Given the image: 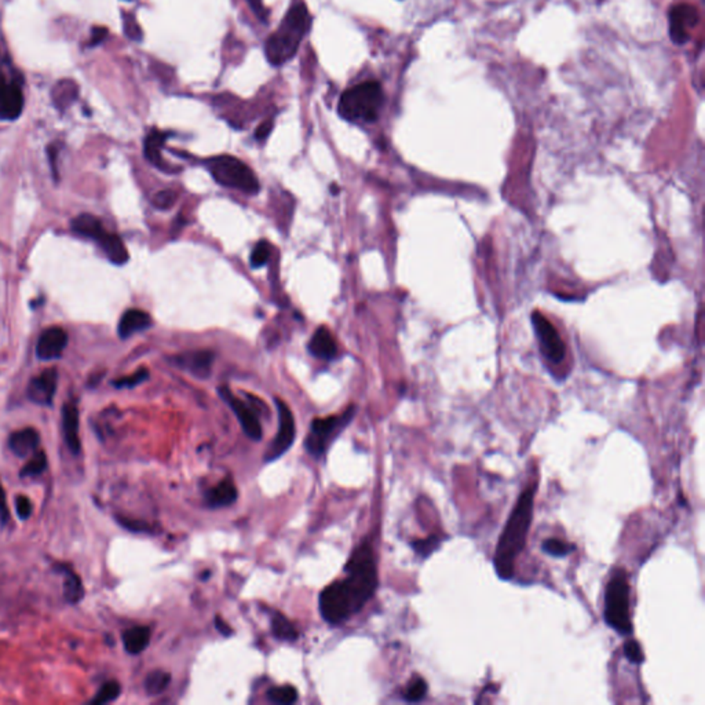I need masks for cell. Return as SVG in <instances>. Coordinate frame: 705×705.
Masks as SVG:
<instances>
[{"label":"cell","mask_w":705,"mask_h":705,"mask_svg":"<svg viewBox=\"0 0 705 705\" xmlns=\"http://www.w3.org/2000/svg\"><path fill=\"white\" fill-rule=\"evenodd\" d=\"M346 577L325 587L318 599L320 613L329 624H340L360 612L378 587V573L369 544L358 547L345 566Z\"/></svg>","instance_id":"cell-1"},{"label":"cell","mask_w":705,"mask_h":705,"mask_svg":"<svg viewBox=\"0 0 705 705\" xmlns=\"http://www.w3.org/2000/svg\"><path fill=\"white\" fill-rule=\"evenodd\" d=\"M535 493L536 485H531L522 492L496 547L493 562L496 573L503 580H510L514 576L515 561L527 544L533 517Z\"/></svg>","instance_id":"cell-2"},{"label":"cell","mask_w":705,"mask_h":705,"mask_svg":"<svg viewBox=\"0 0 705 705\" xmlns=\"http://www.w3.org/2000/svg\"><path fill=\"white\" fill-rule=\"evenodd\" d=\"M311 26V15L303 0H295L279 28L265 43V54L273 66H280L296 54L302 40Z\"/></svg>","instance_id":"cell-3"},{"label":"cell","mask_w":705,"mask_h":705,"mask_svg":"<svg viewBox=\"0 0 705 705\" xmlns=\"http://www.w3.org/2000/svg\"><path fill=\"white\" fill-rule=\"evenodd\" d=\"M383 90L378 82H364L346 90L338 105L342 119L351 123H374L383 105Z\"/></svg>","instance_id":"cell-4"},{"label":"cell","mask_w":705,"mask_h":705,"mask_svg":"<svg viewBox=\"0 0 705 705\" xmlns=\"http://www.w3.org/2000/svg\"><path fill=\"white\" fill-rule=\"evenodd\" d=\"M205 168L211 176L222 186L237 189L248 194L259 192V181L254 171L240 158L222 154L205 160Z\"/></svg>","instance_id":"cell-5"},{"label":"cell","mask_w":705,"mask_h":705,"mask_svg":"<svg viewBox=\"0 0 705 705\" xmlns=\"http://www.w3.org/2000/svg\"><path fill=\"white\" fill-rule=\"evenodd\" d=\"M605 619L607 624L623 635L632 632L630 613V583L625 570L619 569L610 578L605 596Z\"/></svg>","instance_id":"cell-6"},{"label":"cell","mask_w":705,"mask_h":705,"mask_svg":"<svg viewBox=\"0 0 705 705\" xmlns=\"http://www.w3.org/2000/svg\"><path fill=\"white\" fill-rule=\"evenodd\" d=\"M71 228L76 235L95 241L112 264L119 266L127 264L129 251L122 239L118 235L108 232L94 215L82 214L76 217L72 221Z\"/></svg>","instance_id":"cell-7"},{"label":"cell","mask_w":705,"mask_h":705,"mask_svg":"<svg viewBox=\"0 0 705 705\" xmlns=\"http://www.w3.org/2000/svg\"><path fill=\"white\" fill-rule=\"evenodd\" d=\"M354 415L356 408L350 407L342 415L313 421L304 441L306 452L315 459L322 457L328 452L329 446L333 443L336 437L353 421Z\"/></svg>","instance_id":"cell-8"},{"label":"cell","mask_w":705,"mask_h":705,"mask_svg":"<svg viewBox=\"0 0 705 705\" xmlns=\"http://www.w3.org/2000/svg\"><path fill=\"white\" fill-rule=\"evenodd\" d=\"M532 324L543 356L553 364L562 363L566 349L556 327L542 313L538 311L532 315Z\"/></svg>","instance_id":"cell-9"},{"label":"cell","mask_w":705,"mask_h":705,"mask_svg":"<svg viewBox=\"0 0 705 705\" xmlns=\"http://www.w3.org/2000/svg\"><path fill=\"white\" fill-rule=\"evenodd\" d=\"M276 407H277V414H279V428H277V434H276L272 445L269 446V449L265 455L266 463L275 461L279 457H282V455L292 446L295 437H296L295 419H293V415H292L291 410L288 408V405L277 399Z\"/></svg>","instance_id":"cell-10"},{"label":"cell","mask_w":705,"mask_h":705,"mask_svg":"<svg viewBox=\"0 0 705 705\" xmlns=\"http://www.w3.org/2000/svg\"><path fill=\"white\" fill-rule=\"evenodd\" d=\"M218 393H219L221 399L235 412V415H236V418L239 419V422L241 424V428L244 430L246 435L250 437L254 441H261L262 435H264V430H262V424H261L259 418L257 416L255 411L250 405L243 403L240 399L233 396L230 389L226 387V386L219 387Z\"/></svg>","instance_id":"cell-11"},{"label":"cell","mask_w":705,"mask_h":705,"mask_svg":"<svg viewBox=\"0 0 705 705\" xmlns=\"http://www.w3.org/2000/svg\"><path fill=\"white\" fill-rule=\"evenodd\" d=\"M699 22L697 10L690 4H678L670 11V36L677 44H685L690 39L689 29Z\"/></svg>","instance_id":"cell-12"},{"label":"cell","mask_w":705,"mask_h":705,"mask_svg":"<svg viewBox=\"0 0 705 705\" xmlns=\"http://www.w3.org/2000/svg\"><path fill=\"white\" fill-rule=\"evenodd\" d=\"M24 95L17 80L7 82L0 71V120H15L21 116Z\"/></svg>","instance_id":"cell-13"},{"label":"cell","mask_w":705,"mask_h":705,"mask_svg":"<svg viewBox=\"0 0 705 705\" xmlns=\"http://www.w3.org/2000/svg\"><path fill=\"white\" fill-rule=\"evenodd\" d=\"M58 374L54 368L43 371L28 386V399L37 405H51L57 390Z\"/></svg>","instance_id":"cell-14"},{"label":"cell","mask_w":705,"mask_h":705,"mask_svg":"<svg viewBox=\"0 0 705 705\" xmlns=\"http://www.w3.org/2000/svg\"><path fill=\"white\" fill-rule=\"evenodd\" d=\"M68 335L59 327H51L46 329L37 342L36 354L40 360H55L59 358L66 347Z\"/></svg>","instance_id":"cell-15"},{"label":"cell","mask_w":705,"mask_h":705,"mask_svg":"<svg viewBox=\"0 0 705 705\" xmlns=\"http://www.w3.org/2000/svg\"><path fill=\"white\" fill-rule=\"evenodd\" d=\"M174 361L183 371H187L193 376L204 379L211 374L214 354L207 350L190 351V353L175 357Z\"/></svg>","instance_id":"cell-16"},{"label":"cell","mask_w":705,"mask_h":705,"mask_svg":"<svg viewBox=\"0 0 705 705\" xmlns=\"http://www.w3.org/2000/svg\"><path fill=\"white\" fill-rule=\"evenodd\" d=\"M62 430L66 446L73 455H79L82 450L79 437V410L73 403H66L62 408Z\"/></svg>","instance_id":"cell-17"},{"label":"cell","mask_w":705,"mask_h":705,"mask_svg":"<svg viewBox=\"0 0 705 705\" xmlns=\"http://www.w3.org/2000/svg\"><path fill=\"white\" fill-rule=\"evenodd\" d=\"M237 499V488L232 478L222 479L217 486L205 492V503L211 509H221L230 506Z\"/></svg>","instance_id":"cell-18"},{"label":"cell","mask_w":705,"mask_h":705,"mask_svg":"<svg viewBox=\"0 0 705 705\" xmlns=\"http://www.w3.org/2000/svg\"><path fill=\"white\" fill-rule=\"evenodd\" d=\"M39 442H40V435L32 427L14 431L8 438V446H10L11 452L19 457H24V456H28L29 453H32L39 446Z\"/></svg>","instance_id":"cell-19"},{"label":"cell","mask_w":705,"mask_h":705,"mask_svg":"<svg viewBox=\"0 0 705 705\" xmlns=\"http://www.w3.org/2000/svg\"><path fill=\"white\" fill-rule=\"evenodd\" d=\"M152 325V317L140 309L127 310L119 322V336L123 339L130 338L131 335L147 329Z\"/></svg>","instance_id":"cell-20"},{"label":"cell","mask_w":705,"mask_h":705,"mask_svg":"<svg viewBox=\"0 0 705 705\" xmlns=\"http://www.w3.org/2000/svg\"><path fill=\"white\" fill-rule=\"evenodd\" d=\"M309 350L313 356L322 360H331L336 354V343L328 328L320 327L309 342Z\"/></svg>","instance_id":"cell-21"},{"label":"cell","mask_w":705,"mask_h":705,"mask_svg":"<svg viewBox=\"0 0 705 705\" xmlns=\"http://www.w3.org/2000/svg\"><path fill=\"white\" fill-rule=\"evenodd\" d=\"M55 569L64 574V596L68 603L76 605L84 596V587L82 578L68 565H55Z\"/></svg>","instance_id":"cell-22"},{"label":"cell","mask_w":705,"mask_h":705,"mask_svg":"<svg viewBox=\"0 0 705 705\" xmlns=\"http://www.w3.org/2000/svg\"><path fill=\"white\" fill-rule=\"evenodd\" d=\"M168 137H170V134H167V133L153 130L147 134V137L145 140V146H143L145 157L147 158V161H150L154 167L161 168V170L167 168V165L161 157V149Z\"/></svg>","instance_id":"cell-23"},{"label":"cell","mask_w":705,"mask_h":705,"mask_svg":"<svg viewBox=\"0 0 705 705\" xmlns=\"http://www.w3.org/2000/svg\"><path fill=\"white\" fill-rule=\"evenodd\" d=\"M77 94H79V86L73 80L64 79V80H59L53 87L51 98H53L54 105L59 111H64L76 101Z\"/></svg>","instance_id":"cell-24"},{"label":"cell","mask_w":705,"mask_h":705,"mask_svg":"<svg viewBox=\"0 0 705 705\" xmlns=\"http://www.w3.org/2000/svg\"><path fill=\"white\" fill-rule=\"evenodd\" d=\"M150 642V628L145 625L133 627L123 632V645L127 653L140 654Z\"/></svg>","instance_id":"cell-25"},{"label":"cell","mask_w":705,"mask_h":705,"mask_svg":"<svg viewBox=\"0 0 705 705\" xmlns=\"http://www.w3.org/2000/svg\"><path fill=\"white\" fill-rule=\"evenodd\" d=\"M272 632H273V635L277 639L285 641V642H295L297 639L296 628L292 625V623L282 613H275L273 614V617H272Z\"/></svg>","instance_id":"cell-26"},{"label":"cell","mask_w":705,"mask_h":705,"mask_svg":"<svg viewBox=\"0 0 705 705\" xmlns=\"http://www.w3.org/2000/svg\"><path fill=\"white\" fill-rule=\"evenodd\" d=\"M170 682H171V675L168 672H164L160 670L152 671L145 678V682H143L145 692L149 696H157L168 688Z\"/></svg>","instance_id":"cell-27"},{"label":"cell","mask_w":705,"mask_h":705,"mask_svg":"<svg viewBox=\"0 0 705 705\" xmlns=\"http://www.w3.org/2000/svg\"><path fill=\"white\" fill-rule=\"evenodd\" d=\"M120 693H122L120 684L118 681H108L101 686L95 697L91 700V704L102 705L112 703L120 696Z\"/></svg>","instance_id":"cell-28"},{"label":"cell","mask_w":705,"mask_h":705,"mask_svg":"<svg viewBox=\"0 0 705 705\" xmlns=\"http://www.w3.org/2000/svg\"><path fill=\"white\" fill-rule=\"evenodd\" d=\"M47 468V455L44 450H39L33 455V457L21 468V477H36L40 475Z\"/></svg>","instance_id":"cell-29"},{"label":"cell","mask_w":705,"mask_h":705,"mask_svg":"<svg viewBox=\"0 0 705 705\" xmlns=\"http://www.w3.org/2000/svg\"><path fill=\"white\" fill-rule=\"evenodd\" d=\"M268 699L273 704H293L297 700V690L295 688H292V686L273 688V689H271L268 692Z\"/></svg>","instance_id":"cell-30"},{"label":"cell","mask_w":705,"mask_h":705,"mask_svg":"<svg viewBox=\"0 0 705 705\" xmlns=\"http://www.w3.org/2000/svg\"><path fill=\"white\" fill-rule=\"evenodd\" d=\"M573 550H574L573 544H569L560 539H547L543 543V551L553 557H566L570 553H573Z\"/></svg>","instance_id":"cell-31"},{"label":"cell","mask_w":705,"mask_h":705,"mask_svg":"<svg viewBox=\"0 0 705 705\" xmlns=\"http://www.w3.org/2000/svg\"><path fill=\"white\" fill-rule=\"evenodd\" d=\"M427 693V684L422 678H415L405 689L404 699L408 703H418L422 702Z\"/></svg>","instance_id":"cell-32"},{"label":"cell","mask_w":705,"mask_h":705,"mask_svg":"<svg viewBox=\"0 0 705 705\" xmlns=\"http://www.w3.org/2000/svg\"><path fill=\"white\" fill-rule=\"evenodd\" d=\"M269 257H271V246H269V243L265 241V240L259 241L254 247V250L251 253V266L255 268V269L265 266L268 264V261H269Z\"/></svg>","instance_id":"cell-33"},{"label":"cell","mask_w":705,"mask_h":705,"mask_svg":"<svg viewBox=\"0 0 705 705\" xmlns=\"http://www.w3.org/2000/svg\"><path fill=\"white\" fill-rule=\"evenodd\" d=\"M123 28H125L127 37H130L131 40H136V42H141L142 29L134 14L123 12Z\"/></svg>","instance_id":"cell-34"},{"label":"cell","mask_w":705,"mask_h":705,"mask_svg":"<svg viewBox=\"0 0 705 705\" xmlns=\"http://www.w3.org/2000/svg\"><path fill=\"white\" fill-rule=\"evenodd\" d=\"M149 376V372L146 369H140L137 371L136 374L130 375V376H126V378H120L118 379L113 385L118 387V389H123V387H136L138 386L142 382H145Z\"/></svg>","instance_id":"cell-35"},{"label":"cell","mask_w":705,"mask_h":705,"mask_svg":"<svg viewBox=\"0 0 705 705\" xmlns=\"http://www.w3.org/2000/svg\"><path fill=\"white\" fill-rule=\"evenodd\" d=\"M176 194L172 190H161L153 197V205L160 210H168L174 205Z\"/></svg>","instance_id":"cell-36"},{"label":"cell","mask_w":705,"mask_h":705,"mask_svg":"<svg viewBox=\"0 0 705 705\" xmlns=\"http://www.w3.org/2000/svg\"><path fill=\"white\" fill-rule=\"evenodd\" d=\"M624 654L634 664H641L645 659L643 652L637 641H627L624 643Z\"/></svg>","instance_id":"cell-37"},{"label":"cell","mask_w":705,"mask_h":705,"mask_svg":"<svg viewBox=\"0 0 705 705\" xmlns=\"http://www.w3.org/2000/svg\"><path fill=\"white\" fill-rule=\"evenodd\" d=\"M15 510H17V514L21 520H28L30 515H32V511H33V506H32V502L29 497H26L25 495H18L17 499H15Z\"/></svg>","instance_id":"cell-38"},{"label":"cell","mask_w":705,"mask_h":705,"mask_svg":"<svg viewBox=\"0 0 705 705\" xmlns=\"http://www.w3.org/2000/svg\"><path fill=\"white\" fill-rule=\"evenodd\" d=\"M439 543V539L435 536V538H431V539H427V540H422V542H416L414 544L415 550L418 554H421L422 557H427Z\"/></svg>","instance_id":"cell-39"},{"label":"cell","mask_w":705,"mask_h":705,"mask_svg":"<svg viewBox=\"0 0 705 705\" xmlns=\"http://www.w3.org/2000/svg\"><path fill=\"white\" fill-rule=\"evenodd\" d=\"M247 3L250 4L251 10L255 12V15L264 22L266 24L268 19H269V10L265 7L264 4V0H247Z\"/></svg>","instance_id":"cell-40"},{"label":"cell","mask_w":705,"mask_h":705,"mask_svg":"<svg viewBox=\"0 0 705 705\" xmlns=\"http://www.w3.org/2000/svg\"><path fill=\"white\" fill-rule=\"evenodd\" d=\"M108 37V29L105 26H94L91 30V39L89 42L90 47L100 46Z\"/></svg>","instance_id":"cell-41"},{"label":"cell","mask_w":705,"mask_h":705,"mask_svg":"<svg viewBox=\"0 0 705 705\" xmlns=\"http://www.w3.org/2000/svg\"><path fill=\"white\" fill-rule=\"evenodd\" d=\"M8 521H10V511H8V507H7L6 492H4V488H3V485L0 482V524L6 525Z\"/></svg>","instance_id":"cell-42"},{"label":"cell","mask_w":705,"mask_h":705,"mask_svg":"<svg viewBox=\"0 0 705 705\" xmlns=\"http://www.w3.org/2000/svg\"><path fill=\"white\" fill-rule=\"evenodd\" d=\"M273 126H275L273 120H266L265 123H262V125L257 129V131H255V138H257V140H259V141L266 140V138L271 136V133H272V130H273Z\"/></svg>","instance_id":"cell-43"},{"label":"cell","mask_w":705,"mask_h":705,"mask_svg":"<svg viewBox=\"0 0 705 705\" xmlns=\"http://www.w3.org/2000/svg\"><path fill=\"white\" fill-rule=\"evenodd\" d=\"M119 522H120V525H123L125 528H127L130 531L149 532V527L143 522H137V521H131V520H122V518H119Z\"/></svg>","instance_id":"cell-44"},{"label":"cell","mask_w":705,"mask_h":705,"mask_svg":"<svg viewBox=\"0 0 705 705\" xmlns=\"http://www.w3.org/2000/svg\"><path fill=\"white\" fill-rule=\"evenodd\" d=\"M214 623H215V628H217V630H218V631H219L223 637H230V635L233 634V630L230 628V625H229V624H226V621H223L219 616H217V617H215Z\"/></svg>","instance_id":"cell-45"},{"label":"cell","mask_w":705,"mask_h":705,"mask_svg":"<svg viewBox=\"0 0 705 705\" xmlns=\"http://www.w3.org/2000/svg\"><path fill=\"white\" fill-rule=\"evenodd\" d=\"M129 1H130V0H129Z\"/></svg>","instance_id":"cell-46"}]
</instances>
